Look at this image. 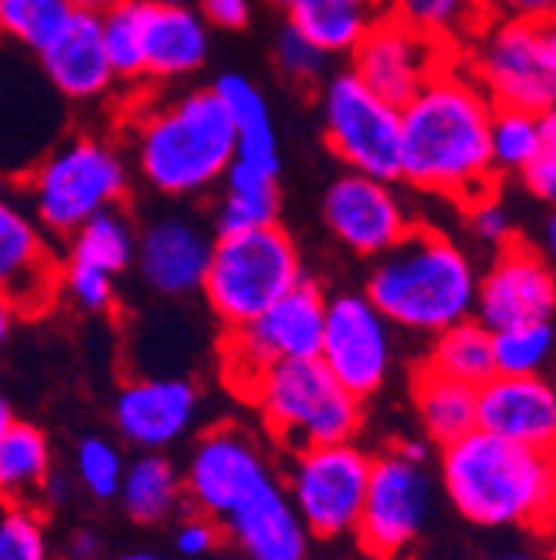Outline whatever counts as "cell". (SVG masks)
Wrapping results in <instances>:
<instances>
[{"mask_svg":"<svg viewBox=\"0 0 556 560\" xmlns=\"http://www.w3.org/2000/svg\"><path fill=\"white\" fill-rule=\"evenodd\" d=\"M490 120L494 104L453 50L437 74L400 107L397 180L460 207L497 190Z\"/></svg>","mask_w":556,"mask_h":560,"instance_id":"1","label":"cell"},{"mask_svg":"<svg viewBox=\"0 0 556 560\" xmlns=\"http://www.w3.org/2000/svg\"><path fill=\"white\" fill-rule=\"evenodd\" d=\"M440 487L450 508L476 527L549 530L556 457L473 428L440 447Z\"/></svg>","mask_w":556,"mask_h":560,"instance_id":"2","label":"cell"},{"mask_svg":"<svg viewBox=\"0 0 556 560\" xmlns=\"http://www.w3.org/2000/svg\"><path fill=\"white\" fill-rule=\"evenodd\" d=\"M476 277L473 257L450 234L413 224L403 241L374 257L364 294L390 327L434 337L473 317Z\"/></svg>","mask_w":556,"mask_h":560,"instance_id":"3","label":"cell"},{"mask_svg":"<svg viewBox=\"0 0 556 560\" xmlns=\"http://www.w3.org/2000/svg\"><path fill=\"white\" fill-rule=\"evenodd\" d=\"M133 161L167 197H197L221 184L234 161V124L214 88H190L137 114Z\"/></svg>","mask_w":556,"mask_h":560,"instance_id":"4","label":"cell"},{"mask_svg":"<svg viewBox=\"0 0 556 560\" xmlns=\"http://www.w3.org/2000/svg\"><path fill=\"white\" fill-rule=\"evenodd\" d=\"M457 57L494 107L527 114L556 107V21L490 14Z\"/></svg>","mask_w":556,"mask_h":560,"instance_id":"5","label":"cell"},{"mask_svg":"<svg viewBox=\"0 0 556 560\" xmlns=\"http://www.w3.org/2000/svg\"><path fill=\"white\" fill-rule=\"evenodd\" d=\"M244 397L291 454L354 441L364 424V400L343 390L317 358L267 364L244 387Z\"/></svg>","mask_w":556,"mask_h":560,"instance_id":"6","label":"cell"},{"mask_svg":"<svg viewBox=\"0 0 556 560\" xmlns=\"http://www.w3.org/2000/svg\"><path fill=\"white\" fill-rule=\"evenodd\" d=\"M304 277L307 270L294 237L281 224H270L217 234L200 280V294L227 330H240L297 288Z\"/></svg>","mask_w":556,"mask_h":560,"instance_id":"7","label":"cell"},{"mask_svg":"<svg viewBox=\"0 0 556 560\" xmlns=\"http://www.w3.org/2000/svg\"><path fill=\"white\" fill-rule=\"evenodd\" d=\"M127 190L130 171L123 154L97 133L63 140L27 177L31 214L54 237H71L100 210L120 207Z\"/></svg>","mask_w":556,"mask_h":560,"instance_id":"8","label":"cell"},{"mask_svg":"<svg viewBox=\"0 0 556 560\" xmlns=\"http://www.w3.org/2000/svg\"><path fill=\"white\" fill-rule=\"evenodd\" d=\"M317 104L327 148L346 171L397 180L400 107L374 94L351 67L320 81Z\"/></svg>","mask_w":556,"mask_h":560,"instance_id":"9","label":"cell"},{"mask_svg":"<svg viewBox=\"0 0 556 560\" xmlns=\"http://www.w3.org/2000/svg\"><path fill=\"white\" fill-rule=\"evenodd\" d=\"M434 511V477L393 447L370 460L367 494L357 517V540L374 560H410Z\"/></svg>","mask_w":556,"mask_h":560,"instance_id":"10","label":"cell"},{"mask_svg":"<svg viewBox=\"0 0 556 560\" xmlns=\"http://www.w3.org/2000/svg\"><path fill=\"white\" fill-rule=\"evenodd\" d=\"M370 460L374 457L354 441L294 451L284 490L310 537L330 540L354 534L367 494Z\"/></svg>","mask_w":556,"mask_h":560,"instance_id":"11","label":"cell"},{"mask_svg":"<svg viewBox=\"0 0 556 560\" xmlns=\"http://www.w3.org/2000/svg\"><path fill=\"white\" fill-rule=\"evenodd\" d=\"M327 294L310 277L291 288L281 301H273L260 317L240 330H227L224 340V371L227 381L244 394V387L276 361H307L317 358L323 334Z\"/></svg>","mask_w":556,"mask_h":560,"instance_id":"12","label":"cell"},{"mask_svg":"<svg viewBox=\"0 0 556 560\" xmlns=\"http://www.w3.org/2000/svg\"><path fill=\"white\" fill-rule=\"evenodd\" d=\"M317 361L357 400L374 397L393 371V327L364 291L327 298Z\"/></svg>","mask_w":556,"mask_h":560,"instance_id":"13","label":"cell"},{"mask_svg":"<svg viewBox=\"0 0 556 560\" xmlns=\"http://www.w3.org/2000/svg\"><path fill=\"white\" fill-rule=\"evenodd\" d=\"M184 494L190 511L224 521L230 517L250 494L273 480V467L260 444L234 424H217L203 431L184 464Z\"/></svg>","mask_w":556,"mask_h":560,"instance_id":"14","label":"cell"},{"mask_svg":"<svg viewBox=\"0 0 556 560\" xmlns=\"http://www.w3.org/2000/svg\"><path fill=\"white\" fill-rule=\"evenodd\" d=\"M453 57V47L416 31L397 14H383L351 50V70L383 101L403 107L437 70Z\"/></svg>","mask_w":556,"mask_h":560,"instance_id":"15","label":"cell"},{"mask_svg":"<svg viewBox=\"0 0 556 560\" xmlns=\"http://www.w3.org/2000/svg\"><path fill=\"white\" fill-rule=\"evenodd\" d=\"M323 224L351 254L374 260L403 241L416 218L393 180L343 171L323 194Z\"/></svg>","mask_w":556,"mask_h":560,"instance_id":"16","label":"cell"},{"mask_svg":"<svg viewBox=\"0 0 556 560\" xmlns=\"http://www.w3.org/2000/svg\"><path fill=\"white\" fill-rule=\"evenodd\" d=\"M556 307V277L536 247L510 241L497 247V257L476 277L473 320L486 330H500L527 320H553Z\"/></svg>","mask_w":556,"mask_h":560,"instance_id":"17","label":"cell"},{"mask_svg":"<svg viewBox=\"0 0 556 560\" xmlns=\"http://www.w3.org/2000/svg\"><path fill=\"white\" fill-rule=\"evenodd\" d=\"M60 294V257L47 231L11 194H0V298L17 314H40Z\"/></svg>","mask_w":556,"mask_h":560,"instance_id":"18","label":"cell"},{"mask_svg":"<svg viewBox=\"0 0 556 560\" xmlns=\"http://www.w3.org/2000/svg\"><path fill=\"white\" fill-rule=\"evenodd\" d=\"M200 410V390L184 377H137L114 397L117 434L144 454H164L184 441Z\"/></svg>","mask_w":556,"mask_h":560,"instance_id":"19","label":"cell"},{"mask_svg":"<svg viewBox=\"0 0 556 560\" xmlns=\"http://www.w3.org/2000/svg\"><path fill=\"white\" fill-rule=\"evenodd\" d=\"M476 431L553 451L556 447V390L546 377L494 374L476 387Z\"/></svg>","mask_w":556,"mask_h":560,"instance_id":"20","label":"cell"},{"mask_svg":"<svg viewBox=\"0 0 556 560\" xmlns=\"http://www.w3.org/2000/svg\"><path fill=\"white\" fill-rule=\"evenodd\" d=\"M221 530L244 560H307L310 553V534L281 477L267 480L230 517H224Z\"/></svg>","mask_w":556,"mask_h":560,"instance_id":"21","label":"cell"},{"mask_svg":"<svg viewBox=\"0 0 556 560\" xmlns=\"http://www.w3.org/2000/svg\"><path fill=\"white\" fill-rule=\"evenodd\" d=\"M214 237L190 218H161L137 237L133 260L141 277L167 298H184L200 291V280L211 260Z\"/></svg>","mask_w":556,"mask_h":560,"instance_id":"22","label":"cell"},{"mask_svg":"<svg viewBox=\"0 0 556 560\" xmlns=\"http://www.w3.org/2000/svg\"><path fill=\"white\" fill-rule=\"evenodd\" d=\"M37 57L47 81L71 101H100L117 88L100 37V18L94 14H71V21L37 50Z\"/></svg>","mask_w":556,"mask_h":560,"instance_id":"23","label":"cell"},{"mask_svg":"<svg viewBox=\"0 0 556 560\" xmlns=\"http://www.w3.org/2000/svg\"><path fill=\"white\" fill-rule=\"evenodd\" d=\"M211 27L193 8H170L147 0L144 14V78L154 84L184 81L206 63Z\"/></svg>","mask_w":556,"mask_h":560,"instance_id":"24","label":"cell"},{"mask_svg":"<svg viewBox=\"0 0 556 560\" xmlns=\"http://www.w3.org/2000/svg\"><path fill=\"white\" fill-rule=\"evenodd\" d=\"M214 91L234 124V161L281 174V137L263 91L244 74H221Z\"/></svg>","mask_w":556,"mask_h":560,"instance_id":"25","label":"cell"},{"mask_svg":"<svg viewBox=\"0 0 556 560\" xmlns=\"http://www.w3.org/2000/svg\"><path fill=\"white\" fill-rule=\"evenodd\" d=\"M270 4L284 8L287 24L304 31L330 57L351 54L387 14V0H270Z\"/></svg>","mask_w":556,"mask_h":560,"instance_id":"26","label":"cell"},{"mask_svg":"<svg viewBox=\"0 0 556 560\" xmlns=\"http://www.w3.org/2000/svg\"><path fill=\"white\" fill-rule=\"evenodd\" d=\"M413 410L430 444H453L476 428V387L421 364L410 377Z\"/></svg>","mask_w":556,"mask_h":560,"instance_id":"27","label":"cell"},{"mask_svg":"<svg viewBox=\"0 0 556 560\" xmlns=\"http://www.w3.org/2000/svg\"><path fill=\"white\" fill-rule=\"evenodd\" d=\"M117 501L137 524L174 521L187 504L184 474L167 454H141L127 460Z\"/></svg>","mask_w":556,"mask_h":560,"instance_id":"28","label":"cell"},{"mask_svg":"<svg viewBox=\"0 0 556 560\" xmlns=\"http://www.w3.org/2000/svg\"><path fill=\"white\" fill-rule=\"evenodd\" d=\"M221 184L224 190H221L217 214H214L217 234H237V231L281 224V174L230 161Z\"/></svg>","mask_w":556,"mask_h":560,"instance_id":"29","label":"cell"},{"mask_svg":"<svg viewBox=\"0 0 556 560\" xmlns=\"http://www.w3.org/2000/svg\"><path fill=\"white\" fill-rule=\"evenodd\" d=\"M54 470L50 441L37 424L11 420L0 431V498L8 504L34 508Z\"/></svg>","mask_w":556,"mask_h":560,"instance_id":"30","label":"cell"},{"mask_svg":"<svg viewBox=\"0 0 556 560\" xmlns=\"http://www.w3.org/2000/svg\"><path fill=\"white\" fill-rule=\"evenodd\" d=\"M556 148V107L543 114L494 107L490 164L500 174H520L540 151Z\"/></svg>","mask_w":556,"mask_h":560,"instance_id":"31","label":"cell"},{"mask_svg":"<svg viewBox=\"0 0 556 560\" xmlns=\"http://www.w3.org/2000/svg\"><path fill=\"white\" fill-rule=\"evenodd\" d=\"M424 364L434 368L437 374H447L453 381H463V384L480 387L483 381L494 377V343H490V330H486L480 320L466 317V320H460V324L434 334Z\"/></svg>","mask_w":556,"mask_h":560,"instance_id":"32","label":"cell"},{"mask_svg":"<svg viewBox=\"0 0 556 560\" xmlns=\"http://www.w3.org/2000/svg\"><path fill=\"white\" fill-rule=\"evenodd\" d=\"M133 250H137V234H133L127 214L120 207H110V210L94 214L87 224H81L71 234L67 260H78V264L97 267L110 277H120L133 264Z\"/></svg>","mask_w":556,"mask_h":560,"instance_id":"33","label":"cell"},{"mask_svg":"<svg viewBox=\"0 0 556 560\" xmlns=\"http://www.w3.org/2000/svg\"><path fill=\"white\" fill-rule=\"evenodd\" d=\"M144 14L147 0H114L100 14V37L117 84H144Z\"/></svg>","mask_w":556,"mask_h":560,"instance_id":"34","label":"cell"},{"mask_svg":"<svg viewBox=\"0 0 556 560\" xmlns=\"http://www.w3.org/2000/svg\"><path fill=\"white\" fill-rule=\"evenodd\" d=\"M387 11L453 50L490 18L486 0H387Z\"/></svg>","mask_w":556,"mask_h":560,"instance_id":"35","label":"cell"},{"mask_svg":"<svg viewBox=\"0 0 556 560\" xmlns=\"http://www.w3.org/2000/svg\"><path fill=\"white\" fill-rule=\"evenodd\" d=\"M494 374L504 377H543L553 358V320H527L490 330Z\"/></svg>","mask_w":556,"mask_h":560,"instance_id":"36","label":"cell"},{"mask_svg":"<svg viewBox=\"0 0 556 560\" xmlns=\"http://www.w3.org/2000/svg\"><path fill=\"white\" fill-rule=\"evenodd\" d=\"M67 0H0V34L14 37L34 54L71 21Z\"/></svg>","mask_w":556,"mask_h":560,"instance_id":"37","label":"cell"},{"mask_svg":"<svg viewBox=\"0 0 556 560\" xmlns=\"http://www.w3.org/2000/svg\"><path fill=\"white\" fill-rule=\"evenodd\" d=\"M123 454L114 441L107 438H84L74 451V483H81L91 498L97 501H110L120 490V477H123Z\"/></svg>","mask_w":556,"mask_h":560,"instance_id":"38","label":"cell"},{"mask_svg":"<svg viewBox=\"0 0 556 560\" xmlns=\"http://www.w3.org/2000/svg\"><path fill=\"white\" fill-rule=\"evenodd\" d=\"M273 60L281 67V74L294 84L304 88H320V81L327 78V60L330 54L320 50L304 31H297L294 24H284L273 37Z\"/></svg>","mask_w":556,"mask_h":560,"instance_id":"39","label":"cell"},{"mask_svg":"<svg viewBox=\"0 0 556 560\" xmlns=\"http://www.w3.org/2000/svg\"><path fill=\"white\" fill-rule=\"evenodd\" d=\"M0 560H50L47 527L37 508L11 504L0 517Z\"/></svg>","mask_w":556,"mask_h":560,"instance_id":"40","label":"cell"},{"mask_svg":"<svg viewBox=\"0 0 556 560\" xmlns=\"http://www.w3.org/2000/svg\"><path fill=\"white\" fill-rule=\"evenodd\" d=\"M114 280L117 277H110V273H104L97 267L78 264V260L63 257V264H60V291L87 314H104V311H110L117 304Z\"/></svg>","mask_w":556,"mask_h":560,"instance_id":"41","label":"cell"},{"mask_svg":"<svg viewBox=\"0 0 556 560\" xmlns=\"http://www.w3.org/2000/svg\"><path fill=\"white\" fill-rule=\"evenodd\" d=\"M463 210H466V224H470V231L476 234V241L494 244V247H504V244L513 241L510 210H507V203L497 197V190H490V194H483V197L470 200Z\"/></svg>","mask_w":556,"mask_h":560,"instance_id":"42","label":"cell"},{"mask_svg":"<svg viewBox=\"0 0 556 560\" xmlns=\"http://www.w3.org/2000/svg\"><path fill=\"white\" fill-rule=\"evenodd\" d=\"M224 540V530L217 521L203 517L197 511H187L177 524H174V550L187 560H200L211 557Z\"/></svg>","mask_w":556,"mask_h":560,"instance_id":"43","label":"cell"},{"mask_svg":"<svg viewBox=\"0 0 556 560\" xmlns=\"http://www.w3.org/2000/svg\"><path fill=\"white\" fill-rule=\"evenodd\" d=\"M190 8L206 27H217V31H244L253 18L250 0H193Z\"/></svg>","mask_w":556,"mask_h":560,"instance_id":"44","label":"cell"},{"mask_svg":"<svg viewBox=\"0 0 556 560\" xmlns=\"http://www.w3.org/2000/svg\"><path fill=\"white\" fill-rule=\"evenodd\" d=\"M517 177L523 180V187H527L533 197L553 200V197H556V148L540 151Z\"/></svg>","mask_w":556,"mask_h":560,"instance_id":"45","label":"cell"},{"mask_svg":"<svg viewBox=\"0 0 556 560\" xmlns=\"http://www.w3.org/2000/svg\"><path fill=\"white\" fill-rule=\"evenodd\" d=\"M486 11L500 18H546L553 21L556 0H486Z\"/></svg>","mask_w":556,"mask_h":560,"instance_id":"46","label":"cell"},{"mask_svg":"<svg viewBox=\"0 0 556 560\" xmlns=\"http://www.w3.org/2000/svg\"><path fill=\"white\" fill-rule=\"evenodd\" d=\"M100 553V537L94 530H78L71 537V557L74 560H97Z\"/></svg>","mask_w":556,"mask_h":560,"instance_id":"47","label":"cell"},{"mask_svg":"<svg viewBox=\"0 0 556 560\" xmlns=\"http://www.w3.org/2000/svg\"><path fill=\"white\" fill-rule=\"evenodd\" d=\"M393 451H397L400 457L413 460V464H430V451H434V444H430L427 438H406V441H400Z\"/></svg>","mask_w":556,"mask_h":560,"instance_id":"48","label":"cell"},{"mask_svg":"<svg viewBox=\"0 0 556 560\" xmlns=\"http://www.w3.org/2000/svg\"><path fill=\"white\" fill-rule=\"evenodd\" d=\"M17 311H14V304H8L4 298H0V343H4L11 334H14V324H17Z\"/></svg>","mask_w":556,"mask_h":560,"instance_id":"49","label":"cell"},{"mask_svg":"<svg viewBox=\"0 0 556 560\" xmlns=\"http://www.w3.org/2000/svg\"><path fill=\"white\" fill-rule=\"evenodd\" d=\"M67 4H71L74 14H94V18H100L114 4V0H67Z\"/></svg>","mask_w":556,"mask_h":560,"instance_id":"50","label":"cell"},{"mask_svg":"<svg viewBox=\"0 0 556 560\" xmlns=\"http://www.w3.org/2000/svg\"><path fill=\"white\" fill-rule=\"evenodd\" d=\"M114 560H167V557L157 553V550H130V553H120Z\"/></svg>","mask_w":556,"mask_h":560,"instance_id":"51","label":"cell"},{"mask_svg":"<svg viewBox=\"0 0 556 560\" xmlns=\"http://www.w3.org/2000/svg\"><path fill=\"white\" fill-rule=\"evenodd\" d=\"M553 244H556V218L549 214V218H546V231H543V247L553 250Z\"/></svg>","mask_w":556,"mask_h":560,"instance_id":"52","label":"cell"},{"mask_svg":"<svg viewBox=\"0 0 556 560\" xmlns=\"http://www.w3.org/2000/svg\"><path fill=\"white\" fill-rule=\"evenodd\" d=\"M11 420H14V410H11L8 397H4V394H0V431H4V428L11 424Z\"/></svg>","mask_w":556,"mask_h":560,"instance_id":"53","label":"cell"},{"mask_svg":"<svg viewBox=\"0 0 556 560\" xmlns=\"http://www.w3.org/2000/svg\"><path fill=\"white\" fill-rule=\"evenodd\" d=\"M490 560H536V557L520 553V550H510V553H497V557H490Z\"/></svg>","mask_w":556,"mask_h":560,"instance_id":"54","label":"cell"},{"mask_svg":"<svg viewBox=\"0 0 556 560\" xmlns=\"http://www.w3.org/2000/svg\"><path fill=\"white\" fill-rule=\"evenodd\" d=\"M157 4H170V8H190L193 0H157Z\"/></svg>","mask_w":556,"mask_h":560,"instance_id":"55","label":"cell"},{"mask_svg":"<svg viewBox=\"0 0 556 560\" xmlns=\"http://www.w3.org/2000/svg\"><path fill=\"white\" fill-rule=\"evenodd\" d=\"M227 560H244V557H240V553H237V557H227Z\"/></svg>","mask_w":556,"mask_h":560,"instance_id":"56","label":"cell"},{"mask_svg":"<svg viewBox=\"0 0 556 560\" xmlns=\"http://www.w3.org/2000/svg\"><path fill=\"white\" fill-rule=\"evenodd\" d=\"M67 560H74V557H67Z\"/></svg>","mask_w":556,"mask_h":560,"instance_id":"57","label":"cell"}]
</instances>
